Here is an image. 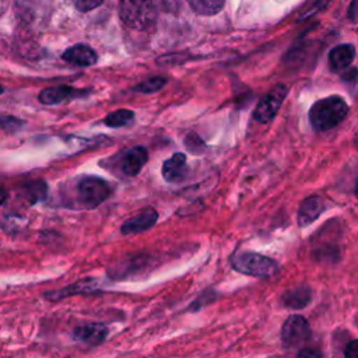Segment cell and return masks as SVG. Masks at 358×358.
Returning a JSON list of instances; mask_svg holds the SVG:
<instances>
[{
    "instance_id": "6da1fadb",
    "label": "cell",
    "mask_w": 358,
    "mask_h": 358,
    "mask_svg": "<svg viewBox=\"0 0 358 358\" xmlns=\"http://www.w3.org/2000/svg\"><path fill=\"white\" fill-rule=\"evenodd\" d=\"M348 113L347 102L338 95L316 101L309 109V120L313 129L319 131L330 130L340 124Z\"/></svg>"
},
{
    "instance_id": "7a4b0ae2",
    "label": "cell",
    "mask_w": 358,
    "mask_h": 358,
    "mask_svg": "<svg viewBox=\"0 0 358 358\" xmlns=\"http://www.w3.org/2000/svg\"><path fill=\"white\" fill-rule=\"evenodd\" d=\"M119 14L129 28L143 31L154 25L158 7L155 0H122Z\"/></svg>"
},
{
    "instance_id": "3957f363",
    "label": "cell",
    "mask_w": 358,
    "mask_h": 358,
    "mask_svg": "<svg viewBox=\"0 0 358 358\" xmlns=\"http://www.w3.org/2000/svg\"><path fill=\"white\" fill-rule=\"evenodd\" d=\"M231 264L238 273L259 278L271 277L278 270L275 260L255 252H243L234 256Z\"/></svg>"
},
{
    "instance_id": "277c9868",
    "label": "cell",
    "mask_w": 358,
    "mask_h": 358,
    "mask_svg": "<svg viewBox=\"0 0 358 358\" xmlns=\"http://www.w3.org/2000/svg\"><path fill=\"white\" fill-rule=\"evenodd\" d=\"M110 192V183L98 176H85L77 185L78 200L85 208L99 206L109 197Z\"/></svg>"
},
{
    "instance_id": "5b68a950",
    "label": "cell",
    "mask_w": 358,
    "mask_h": 358,
    "mask_svg": "<svg viewBox=\"0 0 358 358\" xmlns=\"http://www.w3.org/2000/svg\"><path fill=\"white\" fill-rule=\"evenodd\" d=\"M288 94V88L282 84L275 85L271 91H268L256 105L253 110V117L259 123L270 122L275 113L278 112L280 106L282 105L285 96Z\"/></svg>"
},
{
    "instance_id": "8992f818",
    "label": "cell",
    "mask_w": 358,
    "mask_h": 358,
    "mask_svg": "<svg viewBox=\"0 0 358 358\" xmlns=\"http://www.w3.org/2000/svg\"><path fill=\"white\" fill-rule=\"evenodd\" d=\"M310 327L301 315H291L282 324L281 341L285 347H298L309 340Z\"/></svg>"
},
{
    "instance_id": "52a82bcc",
    "label": "cell",
    "mask_w": 358,
    "mask_h": 358,
    "mask_svg": "<svg viewBox=\"0 0 358 358\" xmlns=\"http://www.w3.org/2000/svg\"><path fill=\"white\" fill-rule=\"evenodd\" d=\"M108 327L102 323H88L73 330V337L85 345H99L106 340Z\"/></svg>"
},
{
    "instance_id": "ba28073f",
    "label": "cell",
    "mask_w": 358,
    "mask_h": 358,
    "mask_svg": "<svg viewBox=\"0 0 358 358\" xmlns=\"http://www.w3.org/2000/svg\"><path fill=\"white\" fill-rule=\"evenodd\" d=\"M157 220H158V213L154 208H147L140 214L124 221V224L122 225V234L134 235V234L144 232L151 227H154Z\"/></svg>"
},
{
    "instance_id": "9c48e42d",
    "label": "cell",
    "mask_w": 358,
    "mask_h": 358,
    "mask_svg": "<svg viewBox=\"0 0 358 358\" xmlns=\"http://www.w3.org/2000/svg\"><path fill=\"white\" fill-rule=\"evenodd\" d=\"M147 159H148L147 150L141 145H136L124 152L120 162V168L124 175L136 176L143 169Z\"/></svg>"
},
{
    "instance_id": "30bf717a",
    "label": "cell",
    "mask_w": 358,
    "mask_h": 358,
    "mask_svg": "<svg viewBox=\"0 0 358 358\" xmlns=\"http://www.w3.org/2000/svg\"><path fill=\"white\" fill-rule=\"evenodd\" d=\"M62 59L69 63H73L76 66L87 67V66L95 64L98 60V56L91 46L84 45V43H77V45L67 48L64 50V53L62 55Z\"/></svg>"
},
{
    "instance_id": "8fae6325",
    "label": "cell",
    "mask_w": 358,
    "mask_h": 358,
    "mask_svg": "<svg viewBox=\"0 0 358 358\" xmlns=\"http://www.w3.org/2000/svg\"><path fill=\"white\" fill-rule=\"evenodd\" d=\"M85 91L71 88L69 85H59V87H49L39 92L38 98L45 105H57L60 102H64L67 99L76 98V96H84Z\"/></svg>"
},
{
    "instance_id": "7c38bea8",
    "label": "cell",
    "mask_w": 358,
    "mask_h": 358,
    "mask_svg": "<svg viewBox=\"0 0 358 358\" xmlns=\"http://www.w3.org/2000/svg\"><path fill=\"white\" fill-rule=\"evenodd\" d=\"M324 210V201L319 196L306 197L298 210V224L299 227H308L312 224Z\"/></svg>"
},
{
    "instance_id": "4fadbf2b",
    "label": "cell",
    "mask_w": 358,
    "mask_h": 358,
    "mask_svg": "<svg viewBox=\"0 0 358 358\" xmlns=\"http://www.w3.org/2000/svg\"><path fill=\"white\" fill-rule=\"evenodd\" d=\"M355 57V48L351 43H341L329 52V64L333 71L348 69Z\"/></svg>"
},
{
    "instance_id": "5bb4252c",
    "label": "cell",
    "mask_w": 358,
    "mask_h": 358,
    "mask_svg": "<svg viewBox=\"0 0 358 358\" xmlns=\"http://www.w3.org/2000/svg\"><path fill=\"white\" fill-rule=\"evenodd\" d=\"M187 173L186 155L183 152H176L168 158L162 165V176L166 182H180Z\"/></svg>"
},
{
    "instance_id": "9a60e30c",
    "label": "cell",
    "mask_w": 358,
    "mask_h": 358,
    "mask_svg": "<svg viewBox=\"0 0 358 358\" xmlns=\"http://www.w3.org/2000/svg\"><path fill=\"white\" fill-rule=\"evenodd\" d=\"M310 299H312V291L305 285L287 289L281 296L282 305L289 309H302L310 302Z\"/></svg>"
},
{
    "instance_id": "2e32d148",
    "label": "cell",
    "mask_w": 358,
    "mask_h": 358,
    "mask_svg": "<svg viewBox=\"0 0 358 358\" xmlns=\"http://www.w3.org/2000/svg\"><path fill=\"white\" fill-rule=\"evenodd\" d=\"M190 7L200 15H214L220 13L225 0H187Z\"/></svg>"
},
{
    "instance_id": "e0dca14e",
    "label": "cell",
    "mask_w": 358,
    "mask_h": 358,
    "mask_svg": "<svg viewBox=\"0 0 358 358\" xmlns=\"http://www.w3.org/2000/svg\"><path fill=\"white\" fill-rule=\"evenodd\" d=\"M92 289H94V287L91 285L90 280H83V281H78L74 285H70L67 288H63V289H59L55 292H49V294H46V298H49L52 301H57V299L69 296V295H76L78 292H90Z\"/></svg>"
},
{
    "instance_id": "ac0fdd59",
    "label": "cell",
    "mask_w": 358,
    "mask_h": 358,
    "mask_svg": "<svg viewBox=\"0 0 358 358\" xmlns=\"http://www.w3.org/2000/svg\"><path fill=\"white\" fill-rule=\"evenodd\" d=\"M134 117V113L129 109H117L112 113H109L103 123L109 127H122V126H126L129 122H131Z\"/></svg>"
},
{
    "instance_id": "d6986e66",
    "label": "cell",
    "mask_w": 358,
    "mask_h": 358,
    "mask_svg": "<svg viewBox=\"0 0 358 358\" xmlns=\"http://www.w3.org/2000/svg\"><path fill=\"white\" fill-rule=\"evenodd\" d=\"M27 197L29 200L31 204H35L38 201H42L46 197V192H48V186L43 180H35V182H29L27 185Z\"/></svg>"
},
{
    "instance_id": "ffe728a7",
    "label": "cell",
    "mask_w": 358,
    "mask_h": 358,
    "mask_svg": "<svg viewBox=\"0 0 358 358\" xmlns=\"http://www.w3.org/2000/svg\"><path fill=\"white\" fill-rule=\"evenodd\" d=\"M164 84H165V78L152 77V78H148V80L140 83L134 90L144 92V94H150V92H155V91L161 90L164 87Z\"/></svg>"
},
{
    "instance_id": "44dd1931",
    "label": "cell",
    "mask_w": 358,
    "mask_h": 358,
    "mask_svg": "<svg viewBox=\"0 0 358 358\" xmlns=\"http://www.w3.org/2000/svg\"><path fill=\"white\" fill-rule=\"evenodd\" d=\"M22 124H24V122L14 116H0V127L7 131L18 130L20 126H22Z\"/></svg>"
},
{
    "instance_id": "7402d4cb",
    "label": "cell",
    "mask_w": 358,
    "mask_h": 358,
    "mask_svg": "<svg viewBox=\"0 0 358 358\" xmlns=\"http://www.w3.org/2000/svg\"><path fill=\"white\" fill-rule=\"evenodd\" d=\"M78 11H90L101 6L103 0H70Z\"/></svg>"
},
{
    "instance_id": "603a6c76",
    "label": "cell",
    "mask_w": 358,
    "mask_h": 358,
    "mask_svg": "<svg viewBox=\"0 0 358 358\" xmlns=\"http://www.w3.org/2000/svg\"><path fill=\"white\" fill-rule=\"evenodd\" d=\"M344 358H358V340H352L345 345Z\"/></svg>"
},
{
    "instance_id": "cb8c5ba5",
    "label": "cell",
    "mask_w": 358,
    "mask_h": 358,
    "mask_svg": "<svg viewBox=\"0 0 358 358\" xmlns=\"http://www.w3.org/2000/svg\"><path fill=\"white\" fill-rule=\"evenodd\" d=\"M296 358H322V354L313 348H302L298 352Z\"/></svg>"
},
{
    "instance_id": "d4e9b609",
    "label": "cell",
    "mask_w": 358,
    "mask_h": 358,
    "mask_svg": "<svg viewBox=\"0 0 358 358\" xmlns=\"http://www.w3.org/2000/svg\"><path fill=\"white\" fill-rule=\"evenodd\" d=\"M347 15H348V18L351 21H357L358 20V0H352V3L348 7Z\"/></svg>"
},
{
    "instance_id": "484cf974",
    "label": "cell",
    "mask_w": 358,
    "mask_h": 358,
    "mask_svg": "<svg viewBox=\"0 0 358 358\" xmlns=\"http://www.w3.org/2000/svg\"><path fill=\"white\" fill-rule=\"evenodd\" d=\"M6 199H7V192L0 187V206L6 201Z\"/></svg>"
},
{
    "instance_id": "4316f807",
    "label": "cell",
    "mask_w": 358,
    "mask_h": 358,
    "mask_svg": "<svg viewBox=\"0 0 358 358\" xmlns=\"http://www.w3.org/2000/svg\"><path fill=\"white\" fill-rule=\"evenodd\" d=\"M355 196L358 197V182H357V185H355Z\"/></svg>"
},
{
    "instance_id": "83f0119b",
    "label": "cell",
    "mask_w": 358,
    "mask_h": 358,
    "mask_svg": "<svg viewBox=\"0 0 358 358\" xmlns=\"http://www.w3.org/2000/svg\"><path fill=\"white\" fill-rule=\"evenodd\" d=\"M3 91H4V88H3V87H1V85H0V94H1V92H3Z\"/></svg>"
}]
</instances>
